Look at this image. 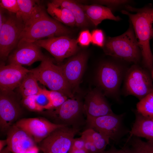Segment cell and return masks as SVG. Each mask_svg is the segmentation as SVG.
<instances>
[{
	"label": "cell",
	"instance_id": "7402d4cb",
	"mask_svg": "<svg viewBox=\"0 0 153 153\" xmlns=\"http://www.w3.org/2000/svg\"><path fill=\"white\" fill-rule=\"evenodd\" d=\"M51 2L58 6L69 9L73 15L75 21L76 26L79 27L88 26L90 21L84 12L76 1L69 0H53Z\"/></svg>",
	"mask_w": 153,
	"mask_h": 153
},
{
	"label": "cell",
	"instance_id": "3957f363",
	"mask_svg": "<svg viewBox=\"0 0 153 153\" xmlns=\"http://www.w3.org/2000/svg\"><path fill=\"white\" fill-rule=\"evenodd\" d=\"M41 112L56 124L71 127L80 131L86 124L83 103L78 98L68 99L58 107Z\"/></svg>",
	"mask_w": 153,
	"mask_h": 153
},
{
	"label": "cell",
	"instance_id": "d590c367",
	"mask_svg": "<svg viewBox=\"0 0 153 153\" xmlns=\"http://www.w3.org/2000/svg\"><path fill=\"white\" fill-rule=\"evenodd\" d=\"M130 148L124 147L120 149H117L112 147L107 150H105L99 153H129Z\"/></svg>",
	"mask_w": 153,
	"mask_h": 153
},
{
	"label": "cell",
	"instance_id": "e575fe53",
	"mask_svg": "<svg viewBox=\"0 0 153 153\" xmlns=\"http://www.w3.org/2000/svg\"><path fill=\"white\" fill-rule=\"evenodd\" d=\"M85 143L84 138L81 137L74 139L70 149H77L84 148Z\"/></svg>",
	"mask_w": 153,
	"mask_h": 153
},
{
	"label": "cell",
	"instance_id": "44dd1931",
	"mask_svg": "<svg viewBox=\"0 0 153 153\" xmlns=\"http://www.w3.org/2000/svg\"><path fill=\"white\" fill-rule=\"evenodd\" d=\"M20 9L19 14L25 26L38 17L44 8L38 3L37 1L17 0Z\"/></svg>",
	"mask_w": 153,
	"mask_h": 153
},
{
	"label": "cell",
	"instance_id": "ba28073f",
	"mask_svg": "<svg viewBox=\"0 0 153 153\" xmlns=\"http://www.w3.org/2000/svg\"><path fill=\"white\" fill-rule=\"evenodd\" d=\"M124 79V89L126 95H133L140 100L153 91L149 73L137 64L127 70Z\"/></svg>",
	"mask_w": 153,
	"mask_h": 153
},
{
	"label": "cell",
	"instance_id": "e0dca14e",
	"mask_svg": "<svg viewBox=\"0 0 153 153\" xmlns=\"http://www.w3.org/2000/svg\"><path fill=\"white\" fill-rule=\"evenodd\" d=\"M87 60L86 54L83 52H81L72 57L64 64L60 66L73 92L78 88Z\"/></svg>",
	"mask_w": 153,
	"mask_h": 153
},
{
	"label": "cell",
	"instance_id": "7bdbcfd3",
	"mask_svg": "<svg viewBox=\"0 0 153 153\" xmlns=\"http://www.w3.org/2000/svg\"><path fill=\"white\" fill-rule=\"evenodd\" d=\"M152 79L153 80V71H152Z\"/></svg>",
	"mask_w": 153,
	"mask_h": 153
},
{
	"label": "cell",
	"instance_id": "836d02e7",
	"mask_svg": "<svg viewBox=\"0 0 153 153\" xmlns=\"http://www.w3.org/2000/svg\"><path fill=\"white\" fill-rule=\"evenodd\" d=\"M85 140L84 148L88 153H99L93 143L89 139L81 135Z\"/></svg>",
	"mask_w": 153,
	"mask_h": 153
},
{
	"label": "cell",
	"instance_id": "74e56055",
	"mask_svg": "<svg viewBox=\"0 0 153 153\" xmlns=\"http://www.w3.org/2000/svg\"><path fill=\"white\" fill-rule=\"evenodd\" d=\"M68 153H88L84 148L81 149H70Z\"/></svg>",
	"mask_w": 153,
	"mask_h": 153
},
{
	"label": "cell",
	"instance_id": "6da1fadb",
	"mask_svg": "<svg viewBox=\"0 0 153 153\" xmlns=\"http://www.w3.org/2000/svg\"><path fill=\"white\" fill-rule=\"evenodd\" d=\"M129 11L136 12L132 14L126 10L121 12L129 17L138 39L141 50L143 63L150 72L153 71V55L151 50L150 41L151 39L153 24V8L145 7L140 8L131 6H126Z\"/></svg>",
	"mask_w": 153,
	"mask_h": 153
},
{
	"label": "cell",
	"instance_id": "7c38bea8",
	"mask_svg": "<svg viewBox=\"0 0 153 153\" xmlns=\"http://www.w3.org/2000/svg\"><path fill=\"white\" fill-rule=\"evenodd\" d=\"M35 42L45 49L59 61L74 55L79 49L77 40L67 35L49 37Z\"/></svg>",
	"mask_w": 153,
	"mask_h": 153
},
{
	"label": "cell",
	"instance_id": "4dcf8cb0",
	"mask_svg": "<svg viewBox=\"0 0 153 153\" xmlns=\"http://www.w3.org/2000/svg\"><path fill=\"white\" fill-rule=\"evenodd\" d=\"M35 95L22 97L21 102L23 105L29 110L32 111L41 112L37 106L35 101Z\"/></svg>",
	"mask_w": 153,
	"mask_h": 153
},
{
	"label": "cell",
	"instance_id": "603a6c76",
	"mask_svg": "<svg viewBox=\"0 0 153 153\" xmlns=\"http://www.w3.org/2000/svg\"><path fill=\"white\" fill-rule=\"evenodd\" d=\"M46 11L53 18L61 23L71 26L76 25L73 15L71 11L66 8L51 2L47 4Z\"/></svg>",
	"mask_w": 153,
	"mask_h": 153
},
{
	"label": "cell",
	"instance_id": "9a60e30c",
	"mask_svg": "<svg viewBox=\"0 0 153 153\" xmlns=\"http://www.w3.org/2000/svg\"><path fill=\"white\" fill-rule=\"evenodd\" d=\"M14 124L27 132L36 143H38L53 130L63 126L55 124L47 119L41 118H21Z\"/></svg>",
	"mask_w": 153,
	"mask_h": 153
},
{
	"label": "cell",
	"instance_id": "8992f818",
	"mask_svg": "<svg viewBox=\"0 0 153 153\" xmlns=\"http://www.w3.org/2000/svg\"><path fill=\"white\" fill-rule=\"evenodd\" d=\"M127 70L117 63L105 61L100 64L97 71V80L104 95L118 99L120 87Z\"/></svg>",
	"mask_w": 153,
	"mask_h": 153
},
{
	"label": "cell",
	"instance_id": "60d3db41",
	"mask_svg": "<svg viewBox=\"0 0 153 153\" xmlns=\"http://www.w3.org/2000/svg\"><path fill=\"white\" fill-rule=\"evenodd\" d=\"M129 153H139V152L135 149L132 147L131 148H130Z\"/></svg>",
	"mask_w": 153,
	"mask_h": 153
},
{
	"label": "cell",
	"instance_id": "4316f807",
	"mask_svg": "<svg viewBox=\"0 0 153 153\" xmlns=\"http://www.w3.org/2000/svg\"><path fill=\"white\" fill-rule=\"evenodd\" d=\"M35 101L41 112L44 109H51L52 101L49 95L48 90L45 88H42L41 91L35 95Z\"/></svg>",
	"mask_w": 153,
	"mask_h": 153
},
{
	"label": "cell",
	"instance_id": "d4e9b609",
	"mask_svg": "<svg viewBox=\"0 0 153 153\" xmlns=\"http://www.w3.org/2000/svg\"><path fill=\"white\" fill-rule=\"evenodd\" d=\"M81 135L91 141L96 146L99 153L105 150L109 144L110 139L104 134L90 128L86 129Z\"/></svg>",
	"mask_w": 153,
	"mask_h": 153
},
{
	"label": "cell",
	"instance_id": "ac0fdd59",
	"mask_svg": "<svg viewBox=\"0 0 153 153\" xmlns=\"http://www.w3.org/2000/svg\"><path fill=\"white\" fill-rule=\"evenodd\" d=\"M104 95L97 90L90 92L86 95L83 103L86 118H95L113 113Z\"/></svg>",
	"mask_w": 153,
	"mask_h": 153
},
{
	"label": "cell",
	"instance_id": "cb8c5ba5",
	"mask_svg": "<svg viewBox=\"0 0 153 153\" xmlns=\"http://www.w3.org/2000/svg\"><path fill=\"white\" fill-rule=\"evenodd\" d=\"M37 81L30 71L18 87L22 97L36 95L41 91L42 88L39 86Z\"/></svg>",
	"mask_w": 153,
	"mask_h": 153
},
{
	"label": "cell",
	"instance_id": "4fadbf2b",
	"mask_svg": "<svg viewBox=\"0 0 153 153\" xmlns=\"http://www.w3.org/2000/svg\"><path fill=\"white\" fill-rule=\"evenodd\" d=\"M35 42L20 40L15 49L8 57L9 64L29 66L37 61H42L48 56L42 52Z\"/></svg>",
	"mask_w": 153,
	"mask_h": 153
},
{
	"label": "cell",
	"instance_id": "b9f144b4",
	"mask_svg": "<svg viewBox=\"0 0 153 153\" xmlns=\"http://www.w3.org/2000/svg\"><path fill=\"white\" fill-rule=\"evenodd\" d=\"M151 38H153V28H152V31Z\"/></svg>",
	"mask_w": 153,
	"mask_h": 153
},
{
	"label": "cell",
	"instance_id": "f1b7e54d",
	"mask_svg": "<svg viewBox=\"0 0 153 153\" xmlns=\"http://www.w3.org/2000/svg\"><path fill=\"white\" fill-rule=\"evenodd\" d=\"M0 5L9 12L19 14L20 9L17 0H1Z\"/></svg>",
	"mask_w": 153,
	"mask_h": 153
},
{
	"label": "cell",
	"instance_id": "d6a6232c",
	"mask_svg": "<svg viewBox=\"0 0 153 153\" xmlns=\"http://www.w3.org/2000/svg\"><path fill=\"white\" fill-rule=\"evenodd\" d=\"M98 4L105 5L112 7H118L129 3L128 0H97L95 1Z\"/></svg>",
	"mask_w": 153,
	"mask_h": 153
},
{
	"label": "cell",
	"instance_id": "7a4b0ae2",
	"mask_svg": "<svg viewBox=\"0 0 153 153\" xmlns=\"http://www.w3.org/2000/svg\"><path fill=\"white\" fill-rule=\"evenodd\" d=\"M107 55L137 64L142 57L138 40L132 25L122 34L109 37L103 47Z\"/></svg>",
	"mask_w": 153,
	"mask_h": 153
},
{
	"label": "cell",
	"instance_id": "ffe728a7",
	"mask_svg": "<svg viewBox=\"0 0 153 153\" xmlns=\"http://www.w3.org/2000/svg\"><path fill=\"white\" fill-rule=\"evenodd\" d=\"M135 120L131 130L130 137H143L153 142V119L146 118L136 111Z\"/></svg>",
	"mask_w": 153,
	"mask_h": 153
},
{
	"label": "cell",
	"instance_id": "1f68e13d",
	"mask_svg": "<svg viewBox=\"0 0 153 153\" xmlns=\"http://www.w3.org/2000/svg\"><path fill=\"white\" fill-rule=\"evenodd\" d=\"M91 34L88 30L81 31L77 39L78 43L83 46H88L91 42Z\"/></svg>",
	"mask_w": 153,
	"mask_h": 153
},
{
	"label": "cell",
	"instance_id": "277c9868",
	"mask_svg": "<svg viewBox=\"0 0 153 153\" xmlns=\"http://www.w3.org/2000/svg\"><path fill=\"white\" fill-rule=\"evenodd\" d=\"M71 31L61 23L50 16L44 9L25 28L20 40L35 42L42 38L67 35Z\"/></svg>",
	"mask_w": 153,
	"mask_h": 153
},
{
	"label": "cell",
	"instance_id": "8fae6325",
	"mask_svg": "<svg viewBox=\"0 0 153 153\" xmlns=\"http://www.w3.org/2000/svg\"><path fill=\"white\" fill-rule=\"evenodd\" d=\"M23 110L19 100L13 91L0 92V129L7 133L20 119Z\"/></svg>",
	"mask_w": 153,
	"mask_h": 153
},
{
	"label": "cell",
	"instance_id": "9c48e42d",
	"mask_svg": "<svg viewBox=\"0 0 153 153\" xmlns=\"http://www.w3.org/2000/svg\"><path fill=\"white\" fill-rule=\"evenodd\" d=\"M79 130L67 126L59 127L38 143L43 153H68Z\"/></svg>",
	"mask_w": 153,
	"mask_h": 153
},
{
	"label": "cell",
	"instance_id": "5b68a950",
	"mask_svg": "<svg viewBox=\"0 0 153 153\" xmlns=\"http://www.w3.org/2000/svg\"><path fill=\"white\" fill-rule=\"evenodd\" d=\"M37 80L51 90L60 92L69 98H75L60 66L56 65L49 57L37 67L30 70Z\"/></svg>",
	"mask_w": 153,
	"mask_h": 153
},
{
	"label": "cell",
	"instance_id": "8d00e7d4",
	"mask_svg": "<svg viewBox=\"0 0 153 153\" xmlns=\"http://www.w3.org/2000/svg\"><path fill=\"white\" fill-rule=\"evenodd\" d=\"M48 94L52 103V101L58 99L65 95L60 92L54 90H48Z\"/></svg>",
	"mask_w": 153,
	"mask_h": 153
},
{
	"label": "cell",
	"instance_id": "83f0119b",
	"mask_svg": "<svg viewBox=\"0 0 153 153\" xmlns=\"http://www.w3.org/2000/svg\"><path fill=\"white\" fill-rule=\"evenodd\" d=\"M132 147L139 153H153V142L149 141L146 142L135 137L131 141Z\"/></svg>",
	"mask_w": 153,
	"mask_h": 153
},
{
	"label": "cell",
	"instance_id": "2e32d148",
	"mask_svg": "<svg viewBox=\"0 0 153 153\" xmlns=\"http://www.w3.org/2000/svg\"><path fill=\"white\" fill-rule=\"evenodd\" d=\"M30 71V70L22 66L13 64L5 65L3 63H1L0 92L13 91L20 86L25 77Z\"/></svg>",
	"mask_w": 153,
	"mask_h": 153
},
{
	"label": "cell",
	"instance_id": "f546056e",
	"mask_svg": "<svg viewBox=\"0 0 153 153\" xmlns=\"http://www.w3.org/2000/svg\"><path fill=\"white\" fill-rule=\"evenodd\" d=\"M91 34V42L97 46L103 47L105 42L103 31L101 29H96L94 30Z\"/></svg>",
	"mask_w": 153,
	"mask_h": 153
},
{
	"label": "cell",
	"instance_id": "5bb4252c",
	"mask_svg": "<svg viewBox=\"0 0 153 153\" xmlns=\"http://www.w3.org/2000/svg\"><path fill=\"white\" fill-rule=\"evenodd\" d=\"M7 147L12 153H38L39 148L27 132L12 125L7 132Z\"/></svg>",
	"mask_w": 153,
	"mask_h": 153
},
{
	"label": "cell",
	"instance_id": "ab89813d",
	"mask_svg": "<svg viewBox=\"0 0 153 153\" xmlns=\"http://www.w3.org/2000/svg\"><path fill=\"white\" fill-rule=\"evenodd\" d=\"M0 153H12L6 147L0 151Z\"/></svg>",
	"mask_w": 153,
	"mask_h": 153
},
{
	"label": "cell",
	"instance_id": "484cf974",
	"mask_svg": "<svg viewBox=\"0 0 153 153\" xmlns=\"http://www.w3.org/2000/svg\"><path fill=\"white\" fill-rule=\"evenodd\" d=\"M136 108V111L142 116L153 119V91L140 100Z\"/></svg>",
	"mask_w": 153,
	"mask_h": 153
},
{
	"label": "cell",
	"instance_id": "30bf717a",
	"mask_svg": "<svg viewBox=\"0 0 153 153\" xmlns=\"http://www.w3.org/2000/svg\"><path fill=\"white\" fill-rule=\"evenodd\" d=\"M124 115L113 113L94 118H86L84 129L90 128L100 133L110 139L117 141L128 131L123 123Z\"/></svg>",
	"mask_w": 153,
	"mask_h": 153
},
{
	"label": "cell",
	"instance_id": "f35d334b",
	"mask_svg": "<svg viewBox=\"0 0 153 153\" xmlns=\"http://www.w3.org/2000/svg\"><path fill=\"white\" fill-rule=\"evenodd\" d=\"M5 145H7L6 139L5 140H0V151H1L3 149V147Z\"/></svg>",
	"mask_w": 153,
	"mask_h": 153
},
{
	"label": "cell",
	"instance_id": "52a82bcc",
	"mask_svg": "<svg viewBox=\"0 0 153 153\" xmlns=\"http://www.w3.org/2000/svg\"><path fill=\"white\" fill-rule=\"evenodd\" d=\"M25 25L19 14L8 12L7 20L0 28V57L3 60L8 58L16 46Z\"/></svg>",
	"mask_w": 153,
	"mask_h": 153
},
{
	"label": "cell",
	"instance_id": "d6986e66",
	"mask_svg": "<svg viewBox=\"0 0 153 153\" xmlns=\"http://www.w3.org/2000/svg\"><path fill=\"white\" fill-rule=\"evenodd\" d=\"M79 4L88 19L95 26L105 20L118 21L121 19L120 17L115 16L108 7L98 4L87 5L79 3Z\"/></svg>",
	"mask_w": 153,
	"mask_h": 153
}]
</instances>
